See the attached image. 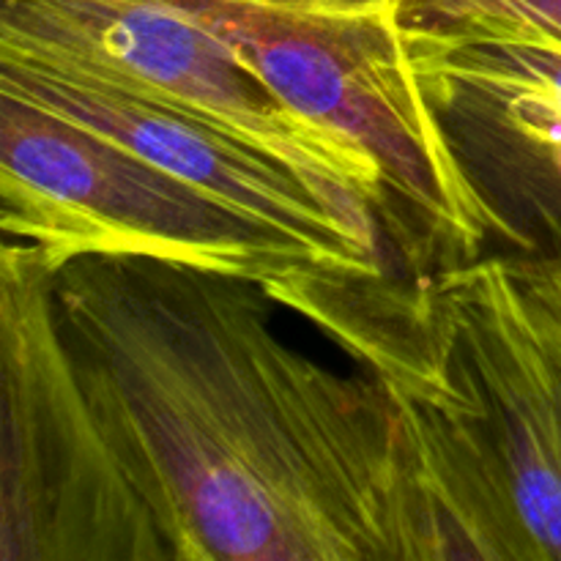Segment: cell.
Returning <instances> with one entry per match:
<instances>
[{
  "label": "cell",
  "instance_id": "obj_1",
  "mask_svg": "<svg viewBox=\"0 0 561 561\" xmlns=\"http://www.w3.org/2000/svg\"><path fill=\"white\" fill-rule=\"evenodd\" d=\"M53 305L168 561H436L389 394L285 343L261 285L85 255L53 274Z\"/></svg>",
  "mask_w": 561,
  "mask_h": 561
},
{
  "label": "cell",
  "instance_id": "obj_2",
  "mask_svg": "<svg viewBox=\"0 0 561 561\" xmlns=\"http://www.w3.org/2000/svg\"><path fill=\"white\" fill-rule=\"evenodd\" d=\"M261 288L389 394L436 561H561V321L513 255L411 279L296 263Z\"/></svg>",
  "mask_w": 561,
  "mask_h": 561
},
{
  "label": "cell",
  "instance_id": "obj_3",
  "mask_svg": "<svg viewBox=\"0 0 561 561\" xmlns=\"http://www.w3.org/2000/svg\"><path fill=\"white\" fill-rule=\"evenodd\" d=\"M398 0H0V66L129 93L214 126L294 170L381 252V170L285 107L250 64L329 14L394 11Z\"/></svg>",
  "mask_w": 561,
  "mask_h": 561
},
{
  "label": "cell",
  "instance_id": "obj_4",
  "mask_svg": "<svg viewBox=\"0 0 561 561\" xmlns=\"http://www.w3.org/2000/svg\"><path fill=\"white\" fill-rule=\"evenodd\" d=\"M0 561H168L82 394L53 305V274L0 252Z\"/></svg>",
  "mask_w": 561,
  "mask_h": 561
},
{
  "label": "cell",
  "instance_id": "obj_5",
  "mask_svg": "<svg viewBox=\"0 0 561 561\" xmlns=\"http://www.w3.org/2000/svg\"><path fill=\"white\" fill-rule=\"evenodd\" d=\"M0 225L49 274L142 255L263 285L307 252L129 148L0 93Z\"/></svg>",
  "mask_w": 561,
  "mask_h": 561
},
{
  "label": "cell",
  "instance_id": "obj_6",
  "mask_svg": "<svg viewBox=\"0 0 561 561\" xmlns=\"http://www.w3.org/2000/svg\"><path fill=\"white\" fill-rule=\"evenodd\" d=\"M403 42L496 252L561 261V85L499 44Z\"/></svg>",
  "mask_w": 561,
  "mask_h": 561
},
{
  "label": "cell",
  "instance_id": "obj_7",
  "mask_svg": "<svg viewBox=\"0 0 561 561\" xmlns=\"http://www.w3.org/2000/svg\"><path fill=\"white\" fill-rule=\"evenodd\" d=\"M0 93L129 148L192 190L294 241L316 266L356 274L383 272L381 252L294 170L214 126L129 93L16 66H0Z\"/></svg>",
  "mask_w": 561,
  "mask_h": 561
},
{
  "label": "cell",
  "instance_id": "obj_8",
  "mask_svg": "<svg viewBox=\"0 0 561 561\" xmlns=\"http://www.w3.org/2000/svg\"><path fill=\"white\" fill-rule=\"evenodd\" d=\"M409 42L561 44V0H398Z\"/></svg>",
  "mask_w": 561,
  "mask_h": 561
},
{
  "label": "cell",
  "instance_id": "obj_9",
  "mask_svg": "<svg viewBox=\"0 0 561 561\" xmlns=\"http://www.w3.org/2000/svg\"><path fill=\"white\" fill-rule=\"evenodd\" d=\"M515 263H518V257H515ZM518 268H520V274H524V277H526V283H529V285H531V288H535V294H537V296H540V299H542V301H546V305H548V307H551V310H553V312H557V316L561 318V307L557 305V301H553V299H551V296H548V294H546V290H542V288H537V285H535V283H531V279H529V274H526V272H524V266H520V263H518Z\"/></svg>",
  "mask_w": 561,
  "mask_h": 561
}]
</instances>
